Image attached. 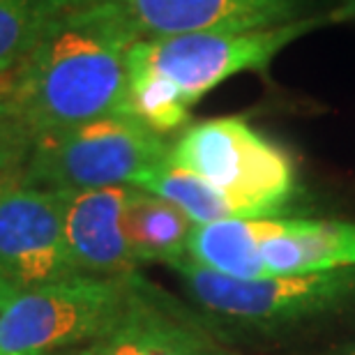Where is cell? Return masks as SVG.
Wrapping results in <instances>:
<instances>
[{
  "instance_id": "cell-1",
  "label": "cell",
  "mask_w": 355,
  "mask_h": 355,
  "mask_svg": "<svg viewBox=\"0 0 355 355\" xmlns=\"http://www.w3.org/2000/svg\"><path fill=\"white\" fill-rule=\"evenodd\" d=\"M137 37L104 0H69L24 60L0 79L7 118L33 141L109 116H130Z\"/></svg>"
},
{
  "instance_id": "cell-2",
  "label": "cell",
  "mask_w": 355,
  "mask_h": 355,
  "mask_svg": "<svg viewBox=\"0 0 355 355\" xmlns=\"http://www.w3.org/2000/svg\"><path fill=\"white\" fill-rule=\"evenodd\" d=\"M166 137L134 116H109L33 141L24 184L51 191L137 187L171 159Z\"/></svg>"
},
{
  "instance_id": "cell-3",
  "label": "cell",
  "mask_w": 355,
  "mask_h": 355,
  "mask_svg": "<svg viewBox=\"0 0 355 355\" xmlns=\"http://www.w3.org/2000/svg\"><path fill=\"white\" fill-rule=\"evenodd\" d=\"M141 277L72 275L19 291L0 311V355H58L83 349L120 321Z\"/></svg>"
},
{
  "instance_id": "cell-4",
  "label": "cell",
  "mask_w": 355,
  "mask_h": 355,
  "mask_svg": "<svg viewBox=\"0 0 355 355\" xmlns=\"http://www.w3.org/2000/svg\"><path fill=\"white\" fill-rule=\"evenodd\" d=\"M328 14L254 33H189L141 40L130 49V79H150L191 109L219 83L243 72H268L295 40L328 26Z\"/></svg>"
},
{
  "instance_id": "cell-5",
  "label": "cell",
  "mask_w": 355,
  "mask_h": 355,
  "mask_svg": "<svg viewBox=\"0 0 355 355\" xmlns=\"http://www.w3.org/2000/svg\"><path fill=\"white\" fill-rule=\"evenodd\" d=\"M171 164L208 180L254 219L279 215L297 187L293 157L238 116L184 127Z\"/></svg>"
},
{
  "instance_id": "cell-6",
  "label": "cell",
  "mask_w": 355,
  "mask_h": 355,
  "mask_svg": "<svg viewBox=\"0 0 355 355\" xmlns=\"http://www.w3.org/2000/svg\"><path fill=\"white\" fill-rule=\"evenodd\" d=\"M180 277L184 291L215 314L247 323H284L337 307L355 291L353 270L268 277V279H236L184 257L168 263Z\"/></svg>"
},
{
  "instance_id": "cell-7",
  "label": "cell",
  "mask_w": 355,
  "mask_h": 355,
  "mask_svg": "<svg viewBox=\"0 0 355 355\" xmlns=\"http://www.w3.org/2000/svg\"><path fill=\"white\" fill-rule=\"evenodd\" d=\"M67 196L26 184L0 196V272L19 291L81 275L65 243Z\"/></svg>"
},
{
  "instance_id": "cell-8",
  "label": "cell",
  "mask_w": 355,
  "mask_h": 355,
  "mask_svg": "<svg viewBox=\"0 0 355 355\" xmlns=\"http://www.w3.org/2000/svg\"><path fill=\"white\" fill-rule=\"evenodd\" d=\"M137 42L189 33H254L316 17L321 0H104Z\"/></svg>"
},
{
  "instance_id": "cell-9",
  "label": "cell",
  "mask_w": 355,
  "mask_h": 355,
  "mask_svg": "<svg viewBox=\"0 0 355 355\" xmlns=\"http://www.w3.org/2000/svg\"><path fill=\"white\" fill-rule=\"evenodd\" d=\"M132 187L74 191L65 208V243L72 266L83 275L125 277L137 272L123 215Z\"/></svg>"
},
{
  "instance_id": "cell-10",
  "label": "cell",
  "mask_w": 355,
  "mask_h": 355,
  "mask_svg": "<svg viewBox=\"0 0 355 355\" xmlns=\"http://www.w3.org/2000/svg\"><path fill=\"white\" fill-rule=\"evenodd\" d=\"M153 293L141 282L120 321L76 355H208V342L162 307Z\"/></svg>"
},
{
  "instance_id": "cell-11",
  "label": "cell",
  "mask_w": 355,
  "mask_h": 355,
  "mask_svg": "<svg viewBox=\"0 0 355 355\" xmlns=\"http://www.w3.org/2000/svg\"><path fill=\"white\" fill-rule=\"evenodd\" d=\"M277 219H222L196 224L187 240V257L236 279H268L261 243L275 231Z\"/></svg>"
},
{
  "instance_id": "cell-12",
  "label": "cell",
  "mask_w": 355,
  "mask_h": 355,
  "mask_svg": "<svg viewBox=\"0 0 355 355\" xmlns=\"http://www.w3.org/2000/svg\"><path fill=\"white\" fill-rule=\"evenodd\" d=\"M194 222L171 201L132 187L125 205L123 229L137 263H173L187 257V240Z\"/></svg>"
},
{
  "instance_id": "cell-13",
  "label": "cell",
  "mask_w": 355,
  "mask_h": 355,
  "mask_svg": "<svg viewBox=\"0 0 355 355\" xmlns=\"http://www.w3.org/2000/svg\"><path fill=\"white\" fill-rule=\"evenodd\" d=\"M137 189L150 191L178 205L194 224H210L222 219H254L250 210L224 191L212 187L208 180L171 164V159L153 173L141 178Z\"/></svg>"
},
{
  "instance_id": "cell-14",
  "label": "cell",
  "mask_w": 355,
  "mask_h": 355,
  "mask_svg": "<svg viewBox=\"0 0 355 355\" xmlns=\"http://www.w3.org/2000/svg\"><path fill=\"white\" fill-rule=\"evenodd\" d=\"M293 277L355 266V224L325 219H286Z\"/></svg>"
},
{
  "instance_id": "cell-15",
  "label": "cell",
  "mask_w": 355,
  "mask_h": 355,
  "mask_svg": "<svg viewBox=\"0 0 355 355\" xmlns=\"http://www.w3.org/2000/svg\"><path fill=\"white\" fill-rule=\"evenodd\" d=\"M69 0H0V79L37 44L44 28Z\"/></svg>"
},
{
  "instance_id": "cell-16",
  "label": "cell",
  "mask_w": 355,
  "mask_h": 355,
  "mask_svg": "<svg viewBox=\"0 0 355 355\" xmlns=\"http://www.w3.org/2000/svg\"><path fill=\"white\" fill-rule=\"evenodd\" d=\"M33 139L14 125L0 127V196L24 184Z\"/></svg>"
},
{
  "instance_id": "cell-17",
  "label": "cell",
  "mask_w": 355,
  "mask_h": 355,
  "mask_svg": "<svg viewBox=\"0 0 355 355\" xmlns=\"http://www.w3.org/2000/svg\"><path fill=\"white\" fill-rule=\"evenodd\" d=\"M328 14L330 24H342V21H355V0H339Z\"/></svg>"
},
{
  "instance_id": "cell-18",
  "label": "cell",
  "mask_w": 355,
  "mask_h": 355,
  "mask_svg": "<svg viewBox=\"0 0 355 355\" xmlns=\"http://www.w3.org/2000/svg\"><path fill=\"white\" fill-rule=\"evenodd\" d=\"M17 293H19V288L14 286L12 282H7V279H5V275L0 272V311H3V309L7 307V304L12 302V297L17 295Z\"/></svg>"
},
{
  "instance_id": "cell-19",
  "label": "cell",
  "mask_w": 355,
  "mask_h": 355,
  "mask_svg": "<svg viewBox=\"0 0 355 355\" xmlns=\"http://www.w3.org/2000/svg\"><path fill=\"white\" fill-rule=\"evenodd\" d=\"M3 125H12L10 123V118H7V111H5V102H3V97H0V127Z\"/></svg>"
},
{
  "instance_id": "cell-20",
  "label": "cell",
  "mask_w": 355,
  "mask_h": 355,
  "mask_svg": "<svg viewBox=\"0 0 355 355\" xmlns=\"http://www.w3.org/2000/svg\"><path fill=\"white\" fill-rule=\"evenodd\" d=\"M349 355H355V349H353V351H351V353H349Z\"/></svg>"
}]
</instances>
